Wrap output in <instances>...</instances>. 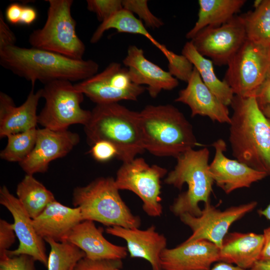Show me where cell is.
Here are the masks:
<instances>
[{"mask_svg": "<svg viewBox=\"0 0 270 270\" xmlns=\"http://www.w3.org/2000/svg\"><path fill=\"white\" fill-rule=\"evenodd\" d=\"M106 232L126 242L131 258H144L150 262L152 270H162L160 255L166 248L167 240L163 234L156 231L154 226L145 230L112 226L106 228Z\"/></svg>", "mask_w": 270, "mask_h": 270, "instance_id": "obj_20", "label": "cell"}, {"mask_svg": "<svg viewBox=\"0 0 270 270\" xmlns=\"http://www.w3.org/2000/svg\"><path fill=\"white\" fill-rule=\"evenodd\" d=\"M246 2V0H199L198 20L186 34V38L191 40L206 27L228 22L240 12Z\"/></svg>", "mask_w": 270, "mask_h": 270, "instance_id": "obj_25", "label": "cell"}, {"mask_svg": "<svg viewBox=\"0 0 270 270\" xmlns=\"http://www.w3.org/2000/svg\"><path fill=\"white\" fill-rule=\"evenodd\" d=\"M103 232L94 221L84 220L72 229L65 241L76 246L85 253L86 258L92 260L124 258L128 254L127 248L108 242Z\"/></svg>", "mask_w": 270, "mask_h": 270, "instance_id": "obj_22", "label": "cell"}, {"mask_svg": "<svg viewBox=\"0 0 270 270\" xmlns=\"http://www.w3.org/2000/svg\"><path fill=\"white\" fill-rule=\"evenodd\" d=\"M240 16L246 39L270 47V0H262L254 10Z\"/></svg>", "mask_w": 270, "mask_h": 270, "instance_id": "obj_29", "label": "cell"}, {"mask_svg": "<svg viewBox=\"0 0 270 270\" xmlns=\"http://www.w3.org/2000/svg\"><path fill=\"white\" fill-rule=\"evenodd\" d=\"M249 270H270V263L258 261Z\"/></svg>", "mask_w": 270, "mask_h": 270, "instance_id": "obj_45", "label": "cell"}, {"mask_svg": "<svg viewBox=\"0 0 270 270\" xmlns=\"http://www.w3.org/2000/svg\"><path fill=\"white\" fill-rule=\"evenodd\" d=\"M227 66L222 80L234 94L254 96L270 73V47L246 40Z\"/></svg>", "mask_w": 270, "mask_h": 270, "instance_id": "obj_9", "label": "cell"}, {"mask_svg": "<svg viewBox=\"0 0 270 270\" xmlns=\"http://www.w3.org/2000/svg\"><path fill=\"white\" fill-rule=\"evenodd\" d=\"M82 221L78 208H70L55 200L39 216L33 219V225L38 234L44 240L51 238L62 242Z\"/></svg>", "mask_w": 270, "mask_h": 270, "instance_id": "obj_23", "label": "cell"}, {"mask_svg": "<svg viewBox=\"0 0 270 270\" xmlns=\"http://www.w3.org/2000/svg\"><path fill=\"white\" fill-rule=\"evenodd\" d=\"M264 244L258 261L270 263V227L264 230Z\"/></svg>", "mask_w": 270, "mask_h": 270, "instance_id": "obj_43", "label": "cell"}, {"mask_svg": "<svg viewBox=\"0 0 270 270\" xmlns=\"http://www.w3.org/2000/svg\"><path fill=\"white\" fill-rule=\"evenodd\" d=\"M45 100L44 108L38 114V124L54 130H68L69 126L88 122L91 110L82 108L84 94L71 82L57 80L44 84L41 89Z\"/></svg>", "mask_w": 270, "mask_h": 270, "instance_id": "obj_8", "label": "cell"}, {"mask_svg": "<svg viewBox=\"0 0 270 270\" xmlns=\"http://www.w3.org/2000/svg\"><path fill=\"white\" fill-rule=\"evenodd\" d=\"M138 122L144 150L156 156L176 158L199 144L192 124L173 105L146 106Z\"/></svg>", "mask_w": 270, "mask_h": 270, "instance_id": "obj_3", "label": "cell"}, {"mask_svg": "<svg viewBox=\"0 0 270 270\" xmlns=\"http://www.w3.org/2000/svg\"><path fill=\"white\" fill-rule=\"evenodd\" d=\"M90 152L94 158L100 162H107L114 157L116 158L118 154L115 146L105 140L96 142L91 146Z\"/></svg>", "mask_w": 270, "mask_h": 270, "instance_id": "obj_37", "label": "cell"}, {"mask_svg": "<svg viewBox=\"0 0 270 270\" xmlns=\"http://www.w3.org/2000/svg\"><path fill=\"white\" fill-rule=\"evenodd\" d=\"M16 237L12 224L0 220V256L7 254Z\"/></svg>", "mask_w": 270, "mask_h": 270, "instance_id": "obj_38", "label": "cell"}, {"mask_svg": "<svg viewBox=\"0 0 270 270\" xmlns=\"http://www.w3.org/2000/svg\"><path fill=\"white\" fill-rule=\"evenodd\" d=\"M257 204L256 202L252 201L221 210L209 202L204 204L202 214L198 216L188 213L182 214L180 216V220L192 232V234L184 242L206 240L220 248L232 224L252 211Z\"/></svg>", "mask_w": 270, "mask_h": 270, "instance_id": "obj_12", "label": "cell"}, {"mask_svg": "<svg viewBox=\"0 0 270 270\" xmlns=\"http://www.w3.org/2000/svg\"><path fill=\"white\" fill-rule=\"evenodd\" d=\"M0 64L14 74L44 84L57 80L82 81L98 73L99 65L92 60H76L52 52L15 45L0 50Z\"/></svg>", "mask_w": 270, "mask_h": 270, "instance_id": "obj_1", "label": "cell"}, {"mask_svg": "<svg viewBox=\"0 0 270 270\" xmlns=\"http://www.w3.org/2000/svg\"><path fill=\"white\" fill-rule=\"evenodd\" d=\"M264 236L254 232H233L224 238L219 250V262L235 264L249 270L258 261Z\"/></svg>", "mask_w": 270, "mask_h": 270, "instance_id": "obj_24", "label": "cell"}, {"mask_svg": "<svg viewBox=\"0 0 270 270\" xmlns=\"http://www.w3.org/2000/svg\"><path fill=\"white\" fill-rule=\"evenodd\" d=\"M38 18V12L34 7L23 5L20 18V24L30 26L33 24Z\"/></svg>", "mask_w": 270, "mask_h": 270, "instance_id": "obj_42", "label": "cell"}, {"mask_svg": "<svg viewBox=\"0 0 270 270\" xmlns=\"http://www.w3.org/2000/svg\"><path fill=\"white\" fill-rule=\"evenodd\" d=\"M111 28L116 30L118 32L142 36L160 51L165 46L155 40L146 30L140 19L136 18L133 13L124 8L116 12L106 20L101 22L92 34L90 42L96 43L101 39L104 32Z\"/></svg>", "mask_w": 270, "mask_h": 270, "instance_id": "obj_28", "label": "cell"}, {"mask_svg": "<svg viewBox=\"0 0 270 270\" xmlns=\"http://www.w3.org/2000/svg\"><path fill=\"white\" fill-rule=\"evenodd\" d=\"M162 52L168 60L169 73L178 80L187 82L194 69L190 61L185 56L176 54L166 46Z\"/></svg>", "mask_w": 270, "mask_h": 270, "instance_id": "obj_32", "label": "cell"}, {"mask_svg": "<svg viewBox=\"0 0 270 270\" xmlns=\"http://www.w3.org/2000/svg\"><path fill=\"white\" fill-rule=\"evenodd\" d=\"M122 268V260H92L84 257L79 261L74 270H116Z\"/></svg>", "mask_w": 270, "mask_h": 270, "instance_id": "obj_36", "label": "cell"}, {"mask_svg": "<svg viewBox=\"0 0 270 270\" xmlns=\"http://www.w3.org/2000/svg\"><path fill=\"white\" fill-rule=\"evenodd\" d=\"M35 260L26 254L0 256V270H36Z\"/></svg>", "mask_w": 270, "mask_h": 270, "instance_id": "obj_35", "label": "cell"}, {"mask_svg": "<svg viewBox=\"0 0 270 270\" xmlns=\"http://www.w3.org/2000/svg\"><path fill=\"white\" fill-rule=\"evenodd\" d=\"M87 143L107 141L118 152L116 158L122 162L135 158L145 150L138 122V112L129 110L118 102L98 104L84 126Z\"/></svg>", "mask_w": 270, "mask_h": 270, "instance_id": "obj_4", "label": "cell"}, {"mask_svg": "<svg viewBox=\"0 0 270 270\" xmlns=\"http://www.w3.org/2000/svg\"><path fill=\"white\" fill-rule=\"evenodd\" d=\"M50 247L46 267L48 270H74L85 253L74 244L58 242L51 238L44 240Z\"/></svg>", "mask_w": 270, "mask_h": 270, "instance_id": "obj_30", "label": "cell"}, {"mask_svg": "<svg viewBox=\"0 0 270 270\" xmlns=\"http://www.w3.org/2000/svg\"><path fill=\"white\" fill-rule=\"evenodd\" d=\"M16 37L6 22V19L0 11V50L6 46L15 45Z\"/></svg>", "mask_w": 270, "mask_h": 270, "instance_id": "obj_39", "label": "cell"}, {"mask_svg": "<svg viewBox=\"0 0 270 270\" xmlns=\"http://www.w3.org/2000/svg\"><path fill=\"white\" fill-rule=\"evenodd\" d=\"M16 194L20 202L32 220L56 200L54 194L32 174H26L18 184Z\"/></svg>", "mask_w": 270, "mask_h": 270, "instance_id": "obj_27", "label": "cell"}, {"mask_svg": "<svg viewBox=\"0 0 270 270\" xmlns=\"http://www.w3.org/2000/svg\"><path fill=\"white\" fill-rule=\"evenodd\" d=\"M74 86L96 104L136 100L146 88L134 83L128 68L117 62L110 63L100 72Z\"/></svg>", "mask_w": 270, "mask_h": 270, "instance_id": "obj_11", "label": "cell"}, {"mask_svg": "<svg viewBox=\"0 0 270 270\" xmlns=\"http://www.w3.org/2000/svg\"><path fill=\"white\" fill-rule=\"evenodd\" d=\"M264 114L270 120V105L266 104L260 107Z\"/></svg>", "mask_w": 270, "mask_h": 270, "instance_id": "obj_47", "label": "cell"}, {"mask_svg": "<svg viewBox=\"0 0 270 270\" xmlns=\"http://www.w3.org/2000/svg\"><path fill=\"white\" fill-rule=\"evenodd\" d=\"M0 204L11 214L13 228L19 240L16 249L8 250L10 256L26 254L46 266L48 256L44 240L36 231L33 220L29 216L19 200L12 194L6 186L0 188Z\"/></svg>", "mask_w": 270, "mask_h": 270, "instance_id": "obj_15", "label": "cell"}, {"mask_svg": "<svg viewBox=\"0 0 270 270\" xmlns=\"http://www.w3.org/2000/svg\"><path fill=\"white\" fill-rule=\"evenodd\" d=\"M36 128L8 136V143L0 153L2 160L10 162H22L34 149L37 137Z\"/></svg>", "mask_w": 270, "mask_h": 270, "instance_id": "obj_31", "label": "cell"}, {"mask_svg": "<svg viewBox=\"0 0 270 270\" xmlns=\"http://www.w3.org/2000/svg\"><path fill=\"white\" fill-rule=\"evenodd\" d=\"M123 8L136 14L146 26L158 28L164 26L162 20L155 16L148 7L146 0H122Z\"/></svg>", "mask_w": 270, "mask_h": 270, "instance_id": "obj_33", "label": "cell"}, {"mask_svg": "<svg viewBox=\"0 0 270 270\" xmlns=\"http://www.w3.org/2000/svg\"><path fill=\"white\" fill-rule=\"evenodd\" d=\"M212 146L215 153L209 164V171L216 186L226 194H229L238 188H250L253 183L268 176L264 172L227 158L224 154L226 145L222 139L216 140Z\"/></svg>", "mask_w": 270, "mask_h": 270, "instance_id": "obj_16", "label": "cell"}, {"mask_svg": "<svg viewBox=\"0 0 270 270\" xmlns=\"http://www.w3.org/2000/svg\"><path fill=\"white\" fill-rule=\"evenodd\" d=\"M42 96L41 89L32 88L24 102L16 106L8 94L0 92V137L25 132L38 124L37 108Z\"/></svg>", "mask_w": 270, "mask_h": 270, "instance_id": "obj_21", "label": "cell"}, {"mask_svg": "<svg viewBox=\"0 0 270 270\" xmlns=\"http://www.w3.org/2000/svg\"><path fill=\"white\" fill-rule=\"evenodd\" d=\"M220 248L206 240L184 242L172 248H165L160 255L162 270H210L219 262Z\"/></svg>", "mask_w": 270, "mask_h": 270, "instance_id": "obj_17", "label": "cell"}, {"mask_svg": "<svg viewBox=\"0 0 270 270\" xmlns=\"http://www.w3.org/2000/svg\"><path fill=\"white\" fill-rule=\"evenodd\" d=\"M167 170L160 166H150L142 158L123 162L114 179L119 190H128L142 202V209L149 216L158 217L162 213L160 204V180Z\"/></svg>", "mask_w": 270, "mask_h": 270, "instance_id": "obj_10", "label": "cell"}, {"mask_svg": "<svg viewBox=\"0 0 270 270\" xmlns=\"http://www.w3.org/2000/svg\"><path fill=\"white\" fill-rule=\"evenodd\" d=\"M182 54L185 56L198 71L200 76L210 90L225 105H230L234 96L230 88L216 76L214 64L201 55L190 40L183 46Z\"/></svg>", "mask_w": 270, "mask_h": 270, "instance_id": "obj_26", "label": "cell"}, {"mask_svg": "<svg viewBox=\"0 0 270 270\" xmlns=\"http://www.w3.org/2000/svg\"><path fill=\"white\" fill-rule=\"evenodd\" d=\"M47 18L42 28L34 30L28 42L32 48L83 60L86 46L76 32V22L71 13L72 0H46Z\"/></svg>", "mask_w": 270, "mask_h": 270, "instance_id": "obj_7", "label": "cell"}, {"mask_svg": "<svg viewBox=\"0 0 270 270\" xmlns=\"http://www.w3.org/2000/svg\"><path fill=\"white\" fill-rule=\"evenodd\" d=\"M132 82L140 86L146 84L150 96L156 98L162 90L176 88L178 80L158 66L148 60L144 50L136 46H130L122 61Z\"/></svg>", "mask_w": 270, "mask_h": 270, "instance_id": "obj_18", "label": "cell"}, {"mask_svg": "<svg viewBox=\"0 0 270 270\" xmlns=\"http://www.w3.org/2000/svg\"><path fill=\"white\" fill-rule=\"evenodd\" d=\"M210 270H246L232 264L220 262L216 264Z\"/></svg>", "mask_w": 270, "mask_h": 270, "instance_id": "obj_44", "label": "cell"}, {"mask_svg": "<svg viewBox=\"0 0 270 270\" xmlns=\"http://www.w3.org/2000/svg\"><path fill=\"white\" fill-rule=\"evenodd\" d=\"M174 100L188 106L192 117L199 115L208 116L213 122H230L228 106L206 86L194 68L186 86L179 92Z\"/></svg>", "mask_w": 270, "mask_h": 270, "instance_id": "obj_19", "label": "cell"}, {"mask_svg": "<svg viewBox=\"0 0 270 270\" xmlns=\"http://www.w3.org/2000/svg\"><path fill=\"white\" fill-rule=\"evenodd\" d=\"M254 97L261 107L270 105V73L257 91Z\"/></svg>", "mask_w": 270, "mask_h": 270, "instance_id": "obj_41", "label": "cell"}, {"mask_svg": "<svg viewBox=\"0 0 270 270\" xmlns=\"http://www.w3.org/2000/svg\"><path fill=\"white\" fill-rule=\"evenodd\" d=\"M80 140L78 134L68 130L38 128L34 149L19 164L26 174L45 172L51 162L66 156Z\"/></svg>", "mask_w": 270, "mask_h": 270, "instance_id": "obj_14", "label": "cell"}, {"mask_svg": "<svg viewBox=\"0 0 270 270\" xmlns=\"http://www.w3.org/2000/svg\"><path fill=\"white\" fill-rule=\"evenodd\" d=\"M120 270V269H118V270Z\"/></svg>", "mask_w": 270, "mask_h": 270, "instance_id": "obj_48", "label": "cell"}, {"mask_svg": "<svg viewBox=\"0 0 270 270\" xmlns=\"http://www.w3.org/2000/svg\"><path fill=\"white\" fill-rule=\"evenodd\" d=\"M229 141L238 161L270 176V120L254 96L234 95Z\"/></svg>", "mask_w": 270, "mask_h": 270, "instance_id": "obj_2", "label": "cell"}, {"mask_svg": "<svg viewBox=\"0 0 270 270\" xmlns=\"http://www.w3.org/2000/svg\"><path fill=\"white\" fill-rule=\"evenodd\" d=\"M258 213L260 216L265 217L270 222V204L264 209L258 210Z\"/></svg>", "mask_w": 270, "mask_h": 270, "instance_id": "obj_46", "label": "cell"}, {"mask_svg": "<svg viewBox=\"0 0 270 270\" xmlns=\"http://www.w3.org/2000/svg\"><path fill=\"white\" fill-rule=\"evenodd\" d=\"M22 6L23 5L18 2L10 4L6 9V20L13 25L20 24Z\"/></svg>", "mask_w": 270, "mask_h": 270, "instance_id": "obj_40", "label": "cell"}, {"mask_svg": "<svg viewBox=\"0 0 270 270\" xmlns=\"http://www.w3.org/2000/svg\"><path fill=\"white\" fill-rule=\"evenodd\" d=\"M209 150L205 147L190 149L176 158V164L164 182L180 190L186 184L188 189L180 194L170 206L175 216L188 213L198 216L202 212L199 203L210 202L214 181L209 171Z\"/></svg>", "mask_w": 270, "mask_h": 270, "instance_id": "obj_5", "label": "cell"}, {"mask_svg": "<svg viewBox=\"0 0 270 270\" xmlns=\"http://www.w3.org/2000/svg\"><path fill=\"white\" fill-rule=\"evenodd\" d=\"M87 8L96 14L101 22L123 9L121 0H87Z\"/></svg>", "mask_w": 270, "mask_h": 270, "instance_id": "obj_34", "label": "cell"}, {"mask_svg": "<svg viewBox=\"0 0 270 270\" xmlns=\"http://www.w3.org/2000/svg\"><path fill=\"white\" fill-rule=\"evenodd\" d=\"M246 40L242 18L236 15L221 26L202 29L190 41L201 55L222 66L228 64Z\"/></svg>", "mask_w": 270, "mask_h": 270, "instance_id": "obj_13", "label": "cell"}, {"mask_svg": "<svg viewBox=\"0 0 270 270\" xmlns=\"http://www.w3.org/2000/svg\"><path fill=\"white\" fill-rule=\"evenodd\" d=\"M119 190L112 177L98 178L86 186L74 188L72 204L80 209L83 220L96 221L108 226L138 228L140 217L132 213Z\"/></svg>", "mask_w": 270, "mask_h": 270, "instance_id": "obj_6", "label": "cell"}]
</instances>
